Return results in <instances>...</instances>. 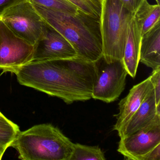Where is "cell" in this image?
Returning a JSON list of instances; mask_svg holds the SVG:
<instances>
[{
    "label": "cell",
    "mask_w": 160,
    "mask_h": 160,
    "mask_svg": "<svg viewBox=\"0 0 160 160\" xmlns=\"http://www.w3.org/2000/svg\"><path fill=\"white\" fill-rule=\"evenodd\" d=\"M153 125H160V105H156L153 89L127 122L120 137Z\"/></svg>",
    "instance_id": "8fae6325"
},
{
    "label": "cell",
    "mask_w": 160,
    "mask_h": 160,
    "mask_svg": "<svg viewBox=\"0 0 160 160\" xmlns=\"http://www.w3.org/2000/svg\"><path fill=\"white\" fill-rule=\"evenodd\" d=\"M78 10L100 20L103 0H68Z\"/></svg>",
    "instance_id": "e0dca14e"
},
{
    "label": "cell",
    "mask_w": 160,
    "mask_h": 160,
    "mask_svg": "<svg viewBox=\"0 0 160 160\" xmlns=\"http://www.w3.org/2000/svg\"><path fill=\"white\" fill-rule=\"evenodd\" d=\"M149 77L153 86L156 105H160V69L152 71Z\"/></svg>",
    "instance_id": "d6986e66"
},
{
    "label": "cell",
    "mask_w": 160,
    "mask_h": 160,
    "mask_svg": "<svg viewBox=\"0 0 160 160\" xmlns=\"http://www.w3.org/2000/svg\"><path fill=\"white\" fill-rule=\"evenodd\" d=\"M141 160H160V144L144 155Z\"/></svg>",
    "instance_id": "44dd1931"
},
{
    "label": "cell",
    "mask_w": 160,
    "mask_h": 160,
    "mask_svg": "<svg viewBox=\"0 0 160 160\" xmlns=\"http://www.w3.org/2000/svg\"><path fill=\"white\" fill-rule=\"evenodd\" d=\"M142 36L140 26L133 15L129 25L124 54L122 59L128 74L132 78H134L136 75L139 62Z\"/></svg>",
    "instance_id": "7c38bea8"
},
{
    "label": "cell",
    "mask_w": 160,
    "mask_h": 160,
    "mask_svg": "<svg viewBox=\"0 0 160 160\" xmlns=\"http://www.w3.org/2000/svg\"><path fill=\"white\" fill-rule=\"evenodd\" d=\"M22 1L23 0H0V17L7 9Z\"/></svg>",
    "instance_id": "7402d4cb"
},
{
    "label": "cell",
    "mask_w": 160,
    "mask_h": 160,
    "mask_svg": "<svg viewBox=\"0 0 160 160\" xmlns=\"http://www.w3.org/2000/svg\"><path fill=\"white\" fill-rule=\"evenodd\" d=\"M0 19L16 35L35 45L43 34L46 22L29 0L7 9Z\"/></svg>",
    "instance_id": "5b68a950"
},
{
    "label": "cell",
    "mask_w": 160,
    "mask_h": 160,
    "mask_svg": "<svg viewBox=\"0 0 160 160\" xmlns=\"http://www.w3.org/2000/svg\"><path fill=\"white\" fill-rule=\"evenodd\" d=\"M123 6L132 14L138 10L144 0H119Z\"/></svg>",
    "instance_id": "ffe728a7"
},
{
    "label": "cell",
    "mask_w": 160,
    "mask_h": 160,
    "mask_svg": "<svg viewBox=\"0 0 160 160\" xmlns=\"http://www.w3.org/2000/svg\"><path fill=\"white\" fill-rule=\"evenodd\" d=\"M76 58L77 54L71 43L46 23L43 34L34 45L32 61Z\"/></svg>",
    "instance_id": "ba28073f"
},
{
    "label": "cell",
    "mask_w": 160,
    "mask_h": 160,
    "mask_svg": "<svg viewBox=\"0 0 160 160\" xmlns=\"http://www.w3.org/2000/svg\"><path fill=\"white\" fill-rule=\"evenodd\" d=\"M20 132L19 126L0 111V147L7 149Z\"/></svg>",
    "instance_id": "9a60e30c"
},
{
    "label": "cell",
    "mask_w": 160,
    "mask_h": 160,
    "mask_svg": "<svg viewBox=\"0 0 160 160\" xmlns=\"http://www.w3.org/2000/svg\"><path fill=\"white\" fill-rule=\"evenodd\" d=\"M139 62L152 71L160 69V21L142 35Z\"/></svg>",
    "instance_id": "4fadbf2b"
},
{
    "label": "cell",
    "mask_w": 160,
    "mask_h": 160,
    "mask_svg": "<svg viewBox=\"0 0 160 160\" xmlns=\"http://www.w3.org/2000/svg\"><path fill=\"white\" fill-rule=\"evenodd\" d=\"M34 5L68 13H76L78 9L68 0H29Z\"/></svg>",
    "instance_id": "ac0fdd59"
},
{
    "label": "cell",
    "mask_w": 160,
    "mask_h": 160,
    "mask_svg": "<svg viewBox=\"0 0 160 160\" xmlns=\"http://www.w3.org/2000/svg\"><path fill=\"white\" fill-rule=\"evenodd\" d=\"M153 89V86L149 77L133 86L128 95L121 100L118 103L119 112L116 116L117 122L114 126V130L118 132L119 137L127 122Z\"/></svg>",
    "instance_id": "30bf717a"
},
{
    "label": "cell",
    "mask_w": 160,
    "mask_h": 160,
    "mask_svg": "<svg viewBox=\"0 0 160 160\" xmlns=\"http://www.w3.org/2000/svg\"><path fill=\"white\" fill-rule=\"evenodd\" d=\"M160 144V125L148 126L120 138L118 151L125 159L141 160Z\"/></svg>",
    "instance_id": "9c48e42d"
},
{
    "label": "cell",
    "mask_w": 160,
    "mask_h": 160,
    "mask_svg": "<svg viewBox=\"0 0 160 160\" xmlns=\"http://www.w3.org/2000/svg\"><path fill=\"white\" fill-rule=\"evenodd\" d=\"M105 160L104 154L98 146H88L74 143L70 160Z\"/></svg>",
    "instance_id": "2e32d148"
},
{
    "label": "cell",
    "mask_w": 160,
    "mask_h": 160,
    "mask_svg": "<svg viewBox=\"0 0 160 160\" xmlns=\"http://www.w3.org/2000/svg\"><path fill=\"white\" fill-rule=\"evenodd\" d=\"M5 72L14 73L21 85L58 97L67 104L91 99L96 75L94 62L78 58L31 61Z\"/></svg>",
    "instance_id": "6da1fadb"
},
{
    "label": "cell",
    "mask_w": 160,
    "mask_h": 160,
    "mask_svg": "<svg viewBox=\"0 0 160 160\" xmlns=\"http://www.w3.org/2000/svg\"><path fill=\"white\" fill-rule=\"evenodd\" d=\"M5 151H6L5 149L2 148V147H0V160H1L2 158V156L4 154Z\"/></svg>",
    "instance_id": "603a6c76"
},
{
    "label": "cell",
    "mask_w": 160,
    "mask_h": 160,
    "mask_svg": "<svg viewBox=\"0 0 160 160\" xmlns=\"http://www.w3.org/2000/svg\"><path fill=\"white\" fill-rule=\"evenodd\" d=\"M134 16L140 26L143 35L160 22V5H152L148 2V0H144Z\"/></svg>",
    "instance_id": "5bb4252c"
},
{
    "label": "cell",
    "mask_w": 160,
    "mask_h": 160,
    "mask_svg": "<svg viewBox=\"0 0 160 160\" xmlns=\"http://www.w3.org/2000/svg\"><path fill=\"white\" fill-rule=\"evenodd\" d=\"M23 160H70L74 143L49 123L19 132L11 145Z\"/></svg>",
    "instance_id": "3957f363"
},
{
    "label": "cell",
    "mask_w": 160,
    "mask_h": 160,
    "mask_svg": "<svg viewBox=\"0 0 160 160\" xmlns=\"http://www.w3.org/2000/svg\"><path fill=\"white\" fill-rule=\"evenodd\" d=\"M33 5L44 20L71 43L78 59L95 62L102 57L100 20L79 10L73 13Z\"/></svg>",
    "instance_id": "7a4b0ae2"
},
{
    "label": "cell",
    "mask_w": 160,
    "mask_h": 160,
    "mask_svg": "<svg viewBox=\"0 0 160 160\" xmlns=\"http://www.w3.org/2000/svg\"><path fill=\"white\" fill-rule=\"evenodd\" d=\"M119 0H103L100 19L102 58L107 63L122 61L133 15Z\"/></svg>",
    "instance_id": "277c9868"
},
{
    "label": "cell",
    "mask_w": 160,
    "mask_h": 160,
    "mask_svg": "<svg viewBox=\"0 0 160 160\" xmlns=\"http://www.w3.org/2000/svg\"><path fill=\"white\" fill-rule=\"evenodd\" d=\"M94 66L96 75L92 98L106 103L118 100L125 88L128 75L122 61L107 63L102 57Z\"/></svg>",
    "instance_id": "8992f818"
},
{
    "label": "cell",
    "mask_w": 160,
    "mask_h": 160,
    "mask_svg": "<svg viewBox=\"0 0 160 160\" xmlns=\"http://www.w3.org/2000/svg\"><path fill=\"white\" fill-rule=\"evenodd\" d=\"M34 46L13 32L0 19V69L25 65L32 61Z\"/></svg>",
    "instance_id": "52a82bcc"
}]
</instances>
